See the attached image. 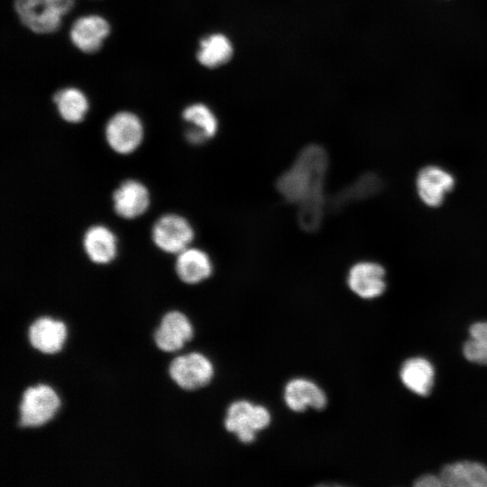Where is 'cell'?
<instances>
[{
	"mask_svg": "<svg viewBox=\"0 0 487 487\" xmlns=\"http://www.w3.org/2000/svg\"><path fill=\"white\" fill-rule=\"evenodd\" d=\"M327 169L328 157L325 149L310 144L300 151L293 164L276 183L281 197L299 206V223L308 232L317 230L324 216Z\"/></svg>",
	"mask_w": 487,
	"mask_h": 487,
	"instance_id": "6da1fadb",
	"label": "cell"
},
{
	"mask_svg": "<svg viewBox=\"0 0 487 487\" xmlns=\"http://www.w3.org/2000/svg\"><path fill=\"white\" fill-rule=\"evenodd\" d=\"M61 406L57 391L50 384L40 382L27 386L18 404L17 427L39 428L50 423Z\"/></svg>",
	"mask_w": 487,
	"mask_h": 487,
	"instance_id": "7a4b0ae2",
	"label": "cell"
},
{
	"mask_svg": "<svg viewBox=\"0 0 487 487\" xmlns=\"http://www.w3.org/2000/svg\"><path fill=\"white\" fill-rule=\"evenodd\" d=\"M170 379L186 391H193L207 385L214 376V367L207 357L190 352L172 358L167 368Z\"/></svg>",
	"mask_w": 487,
	"mask_h": 487,
	"instance_id": "3957f363",
	"label": "cell"
},
{
	"mask_svg": "<svg viewBox=\"0 0 487 487\" xmlns=\"http://www.w3.org/2000/svg\"><path fill=\"white\" fill-rule=\"evenodd\" d=\"M270 422L271 415L267 409L247 400H237L227 409L225 427L242 443L249 444L254 441L256 433L267 427Z\"/></svg>",
	"mask_w": 487,
	"mask_h": 487,
	"instance_id": "277c9868",
	"label": "cell"
},
{
	"mask_svg": "<svg viewBox=\"0 0 487 487\" xmlns=\"http://www.w3.org/2000/svg\"><path fill=\"white\" fill-rule=\"evenodd\" d=\"M194 234L189 222L177 214L161 216L152 229V242L168 253H179L188 248L194 239Z\"/></svg>",
	"mask_w": 487,
	"mask_h": 487,
	"instance_id": "5b68a950",
	"label": "cell"
},
{
	"mask_svg": "<svg viewBox=\"0 0 487 487\" xmlns=\"http://www.w3.org/2000/svg\"><path fill=\"white\" fill-rule=\"evenodd\" d=\"M194 336V328L188 317L181 311L165 312L152 333L156 347L161 352L173 354L180 351Z\"/></svg>",
	"mask_w": 487,
	"mask_h": 487,
	"instance_id": "8992f818",
	"label": "cell"
},
{
	"mask_svg": "<svg viewBox=\"0 0 487 487\" xmlns=\"http://www.w3.org/2000/svg\"><path fill=\"white\" fill-rule=\"evenodd\" d=\"M30 346L43 354H55L62 350L68 338V326L60 318L49 315L35 317L27 328Z\"/></svg>",
	"mask_w": 487,
	"mask_h": 487,
	"instance_id": "52a82bcc",
	"label": "cell"
},
{
	"mask_svg": "<svg viewBox=\"0 0 487 487\" xmlns=\"http://www.w3.org/2000/svg\"><path fill=\"white\" fill-rule=\"evenodd\" d=\"M143 129L140 119L134 114L122 111L115 114L105 129L106 140L109 147L119 154H129L141 143Z\"/></svg>",
	"mask_w": 487,
	"mask_h": 487,
	"instance_id": "ba28073f",
	"label": "cell"
},
{
	"mask_svg": "<svg viewBox=\"0 0 487 487\" xmlns=\"http://www.w3.org/2000/svg\"><path fill=\"white\" fill-rule=\"evenodd\" d=\"M455 186L454 176L445 169L428 165L422 168L417 176L416 187L419 198L428 207H439L446 194Z\"/></svg>",
	"mask_w": 487,
	"mask_h": 487,
	"instance_id": "9c48e42d",
	"label": "cell"
},
{
	"mask_svg": "<svg viewBox=\"0 0 487 487\" xmlns=\"http://www.w3.org/2000/svg\"><path fill=\"white\" fill-rule=\"evenodd\" d=\"M350 289L360 298L370 299L381 296L386 288L385 270L373 262H359L354 264L347 275Z\"/></svg>",
	"mask_w": 487,
	"mask_h": 487,
	"instance_id": "30bf717a",
	"label": "cell"
},
{
	"mask_svg": "<svg viewBox=\"0 0 487 487\" xmlns=\"http://www.w3.org/2000/svg\"><path fill=\"white\" fill-rule=\"evenodd\" d=\"M15 12L27 28L36 33H51L60 26L61 15L42 0H14Z\"/></svg>",
	"mask_w": 487,
	"mask_h": 487,
	"instance_id": "8fae6325",
	"label": "cell"
},
{
	"mask_svg": "<svg viewBox=\"0 0 487 487\" xmlns=\"http://www.w3.org/2000/svg\"><path fill=\"white\" fill-rule=\"evenodd\" d=\"M114 210L119 216L133 219L142 215L149 207L146 187L134 179H126L113 192Z\"/></svg>",
	"mask_w": 487,
	"mask_h": 487,
	"instance_id": "7c38bea8",
	"label": "cell"
},
{
	"mask_svg": "<svg viewBox=\"0 0 487 487\" xmlns=\"http://www.w3.org/2000/svg\"><path fill=\"white\" fill-rule=\"evenodd\" d=\"M109 32V23L103 17L87 15L74 22L69 34L78 49L85 53H94L100 49Z\"/></svg>",
	"mask_w": 487,
	"mask_h": 487,
	"instance_id": "4fadbf2b",
	"label": "cell"
},
{
	"mask_svg": "<svg viewBox=\"0 0 487 487\" xmlns=\"http://www.w3.org/2000/svg\"><path fill=\"white\" fill-rule=\"evenodd\" d=\"M284 400L295 412H302L308 408L321 410L327 401L325 392L316 383L302 378L293 379L286 384Z\"/></svg>",
	"mask_w": 487,
	"mask_h": 487,
	"instance_id": "5bb4252c",
	"label": "cell"
},
{
	"mask_svg": "<svg viewBox=\"0 0 487 487\" xmlns=\"http://www.w3.org/2000/svg\"><path fill=\"white\" fill-rule=\"evenodd\" d=\"M175 271L183 283L195 285L211 276L213 264L206 252L188 247L178 253Z\"/></svg>",
	"mask_w": 487,
	"mask_h": 487,
	"instance_id": "9a60e30c",
	"label": "cell"
},
{
	"mask_svg": "<svg viewBox=\"0 0 487 487\" xmlns=\"http://www.w3.org/2000/svg\"><path fill=\"white\" fill-rule=\"evenodd\" d=\"M83 248L88 259L96 264H107L116 254V239L106 226L95 225L83 236Z\"/></svg>",
	"mask_w": 487,
	"mask_h": 487,
	"instance_id": "2e32d148",
	"label": "cell"
},
{
	"mask_svg": "<svg viewBox=\"0 0 487 487\" xmlns=\"http://www.w3.org/2000/svg\"><path fill=\"white\" fill-rule=\"evenodd\" d=\"M440 478L448 487H487V468L476 462H458L446 465Z\"/></svg>",
	"mask_w": 487,
	"mask_h": 487,
	"instance_id": "e0dca14e",
	"label": "cell"
},
{
	"mask_svg": "<svg viewBox=\"0 0 487 487\" xmlns=\"http://www.w3.org/2000/svg\"><path fill=\"white\" fill-rule=\"evenodd\" d=\"M400 379L403 384L418 395L427 396L434 383V368L431 363L421 357L407 360L400 369Z\"/></svg>",
	"mask_w": 487,
	"mask_h": 487,
	"instance_id": "ac0fdd59",
	"label": "cell"
},
{
	"mask_svg": "<svg viewBox=\"0 0 487 487\" xmlns=\"http://www.w3.org/2000/svg\"><path fill=\"white\" fill-rule=\"evenodd\" d=\"M233 53L230 39L223 33H213L200 41L197 58L201 65L213 69L229 61Z\"/></svg>",
	"mask_w": 487,
	"mask_h": 487,
	"instance_id": "d6986e66",
	"label": "cell"
},
{
	"mask_svg": "<svg viewBox=\"0 0 487 487\" xmlns=\"http://www.w3.org/2000/svg\"><path fill=\"white\" fill-rule=\"evenodd\" d=\"M53 101L61 118L69 123H79L88 108L85 95L78 89L69 87L57 91Z\"/></svg>",
	"mask_w": 487,
	"mask_h": 487,
	"instance_id": "ffe728a7",
	"label": "cell"
},
{
	"mask_svg": "<svg viewBox=\"0 0 487 487\" xmlns=\"http://www.w3.org/2000/svg\"><path fill=\"white\" fill-rule=\"evenodd\" d=\"M382 188V180L373 173H366L355 180L354 184L342 190L335 198V206L342 207L350 201L368 198Z\"/></svg>",
	"mask_w": 487,
	"mask_h": 487,
	"instance_id": "44dd1931",
	"label": "cell"
},
{
	"mask_svg": "<svg viewBox=\"0 0 487 487\" xmlns=\"http://www.w3.org/2000/svg\"><path fill=\"white\" fill-rule=\"evenodd\" d=\"M182 117L193 127L202 131L208 139L214 137L217 132V118L204 104L197 103L187 106L182 112Z\"/></svg>",
	"mask_w": 487,
	"mask_h": 487,
	"instance_id": "7402d4cb",
	"label": "cell"
},
{
	"mask_svg": "<svg viewBox=\"0 0 487 487\" xmlns=\"http://www.w3.org/2000/svg\"><path fill=\"white\" fill-rule=\"evenodd\" d=\"M471 338L464 345L467 360L487 365V322H478L470 327Z\"/></svg>",
	"mask_w": 487,
	"mask_h": 487,
	"instance_id": "603a6c76",
	"label": "cell"
},
{
	"mask_svg": "<svg viewBox=\"0 0 487 487\" xmlns=\"http://www.w3.org/2000/svg\"><path fill=\"white\" fill-rule=\"evenodd\" d=\"M51 10L61 16L68 14L73 7L74 0H42Z\"/></svg>",
	"mask_w": 487,
	"mask_h": 487,
	"instance_id": "cb8c5ba5",
	"label": "cell"
},
{
	"mask_svg": "<svg viewBox=\"0 0 487 487\" xmlns=\"http://www.w3.org/2000/svg\"><path fill=\"white\" fill-rule=\"evenodd\" d=\"M187 141L193 145H200L208 140L207 136L200 130L191 126L186 133Z\"/></svg>",
	"mask_w": 487,
	"mask_h": 487,
	"instance_id": "d4e9b609",
	"label": "cell"
},
{
	"mask_svg": "<svg viewBox=\"0 0 487 487\" xmlns=\"http://www.w3.org/2000/svg\"><path fill=\"white\" fill-rule=\"evenodd\" d=\"M415 486L417 487H440L444 486V483L440 478V476L436 475H423L417 479L415 482Z\"/></svg>",
	"mask_w": 487,
	"mask_h": 487,
	"instance_id": "484cf974",
	"label": "cell"
}]
</instances>
